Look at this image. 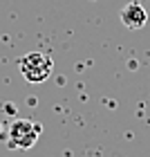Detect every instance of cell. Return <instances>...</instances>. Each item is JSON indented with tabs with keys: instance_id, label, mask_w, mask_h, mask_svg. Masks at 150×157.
<instances>
[{
	"instance_id": "cell-1",
	"label": "cell",
	"mask_w": 150,
	"mask_h": 157,
	"mask_svg": "<svg viewBox=\"0 0 150 157\" xmlns=\"http://www.w3.org/2000/svg\"><path fill=\"white\" fill-rule=\"evenodd\" d=\"M40 124L29 119H13L7 128V146L13 151H27L38 141Z\"/></svg>"
},
{
	"instance_id": "cell-2",
	"label": "cell",
	"mask_w": 150,
	"mask_h": 157,
	"mask_svg": "<svg viewBox=\"0 0 150 157\" xmlns=\"http://www.w3.org/2000/svg\"><path fill=\"white\" fill-rule=\"evenodd\" d=\"M20 67V74L25 76V81L29 83H43L52 76V70H54V61L52 56L43 54V52H29L25 54L18 63Z\"/></svg>"
},
{
	"instance_id": "cell-3",
	"label": "cell",
	"mask_w": 150,
	"mask_h": 157,
	"mask_svg": "<svg viewBox=\"0 0 150 157\" xmlns=\"http://www.w3.org/2000/svg\"><path fill=\"white\" fill-rule=\"evenodd\" d=\"M121 23H123L128 29H141L148 23V11L141 2H128L123 9H121Z\"/></svg>"
}]
</instances>
